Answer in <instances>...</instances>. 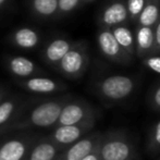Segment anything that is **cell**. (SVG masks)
I'll use <instances>...</instances> for the list:
<instances>
[{
    "label": "cell",
    "mask_w": 160,
    "mask_h": 160,
    "mask_svg": "<svg viewBox=\"0 0 160 160\" xmlns=\"http://www.w3.org/2000/svg\"><path fill=\"white\" fill-rule=\"evenodd\" d=\"M71 99L72 97L70 95H64L39 101L32 107H25L24 105L9 124L0 128V136L34 128H53L61 110Z\"/></svg>",
    "instance_id": "1"
},
{
    "label": "cell",
    "mask_w": 160,
    "mask_h": 160,
    "mask_svg": "<svg viewBox=\"0 0 160 160\" xmlns=\"http://www.w3.org/2000/svg\"><path fill=\"white\" fill-rule=\"evenodd\" d=\"M136 85L133 76L116 74L99 80L95 84V93L105 102L117 103L127 100L134 93Z\"/></svg>",
    "instance_id": "2"
},
{
    "label": "cell",
    "mask_w": 160,
    "mask_h": 160,
    "mask_svg": "<svg viewBox=\"0 0 160 160\" xmlns=\"http://www.w3.org/2000/svg\"><path fill=\"white\" fill-rule=\"evenodd\" d=\"M97 152L99 160H127L136 155L132 141L122 131H111L101 135Z\"/></svg>",
    "instance_id": "3"
},
{
    "label": "cell",
    "mask_w": 160,
    "mask_h": 160,
    "mask_svg": "<svg viewBox=\"0 0 160 160\" xmlns=\"http://www.w3.org/2000/svg\"><path fill=\"white\" fill-rule=\"evenodd\" d=\"M89 63L88 50L85 42H80L72 45L71 49L57 64L58 71L65 78L76 80L85 73Z\"/></svg>",
    "instance_id": "4"
},
{
    "label": "cell",
    "mask_w": 160,
    "mask_h": 160,
    "mask_svg": "<svg viewBox=\"0 0 160 160\" xmlns=\"http://www.w3.org/2000/svg\"><path fill=\"white\" fill-rule=\"evenodd\" d=\"M96 109L84 99H73L68 101L61 110L57 123L53 128L62 127V125H73L86 121L96 120Z\"/></svg>",
    "instance_id": "5"
},
{
    "label": "cell",
    "mask_w": 160,
    "mask_h": 160,
    "mask_svg": "<svg viewBox=\"0 0 160 160\" xmlns=\"http://www.w3.org/2000/svg\"><path fill=\"white\" fill-rule=\"evenodd\" d=\"M96 124V120L86 121L73 125H62L53 128L51 133L47 135V138L57 145L61 150H64L69 146L73 145L82 137L92 132Z\"/></svg>",
    "instance_id": "6"
},
{
    "label": "cell",
    "mask_w": 160,
    "mask_h": 160,
    "mask_svg": "<svg viewBox=\"0 0 160 160\" xmlns=\"http://www.w3.org/2000/svg\"><path fill=\"white\" fill-rule=\"evenodd\" d=\"M97 44H98V48L101 55L107 58L109 61L123 65L130 64L133 62L134 58L130 57L128 53H125L122 50V48L117 42L116 38L113 37L111 30L109 28H101L99 30L98 34H97Z\"/></svg>",
    "instance_id": "7"
},
{
    "label": "cell",
    "mask_w": 160,
    "mask_h": 160,
    "mask_svg": "<svg viewBox=\"0 0 160 160\" xmlns=\"http://www.w3.org/2000/svg\"><path fill=\"white\" fill-rule=\"evenodd\" d=\"M36 138L31 135H21L1 142L0 160H25Z\"/></svg>",
    "instance_id": "8"
},
{
    "label": "cell",
    "mask_w": 160,
    "mask_h": 160,
    "mask_svg": "<svg viewBox=\"0 0 160 160\" xmlns=\"http://www.w3.org/2000/svg\"><path fill=\"white\" fill-rule=\"evenodd\" d=\"M102 133L91 132L84 137L60 152L53 160H83L97 147Z\"/></svg>",
    "instance_id": "9"
},
{
    "label": "cell",
    "mask_w": 160,
    "mask_h": 160,
    "mask_svg": "<svg viewBox=\"0 0 160 160\" xmlns=\"http://www.w3.org/2000/svg\"><path fill=\"white\" fill-rule=\"evenodd\" d=\"M128 20V9L124 0H112L102 9L99 22L102 28H111L124 25Z\"/></svg>",
    "instance_id": "10"
},
{
    "label": "cell",
    "mask_w": 160,
    "mask_h": 160,
    "mask_svg": "<svg viewBox=\"0 0 160 160\" xmlns=\"http://www.w3.org/2000/svg\"><path fill=\"white\" fill-rule=\"evenodd\" d=\"M20 85L30 93L42 94V95L59 93L67 89V85H64L63 83L42 76H33L30 78H25L20 82Z\"/></svg>",
    "instance_id": "11"
},
{
    "label": "cell",
    "mask_w": 160,
    "mask_h": 160,
    "mask_svg": "<svg viewBox=\"0 0 160 160\" xmlns=\"http://www.w3.org/2000/svg\"><path fill=\"white\" fill-rule=\"evenodd\" d=\"M135 57L144 59L155 55L154 28L147 26H136L134 33Z\"/></svg>",
    "instance_id": "12"
},
{
    "label": "cell",
    "mask_w": 160,
    "mask_h": 160,
    "mask_svg": "<svg viewBox=\"0 0 160 160\" xmlns=\"http://www.w3.org/2000/svg\"><path fill=\"white\" fill-rule=\"evenodd\" d=\"M7 68L17 78H30L35 74L40 73V70L31 59L22 56H13L7 60Z\"/></svg>",
    "instance_id": "13"
},
{
    "label": "cell",
    "mask_w": 160,
    "mask_h": 160,
    "mask_svg": "<svg viewBox=\"0 0 160 160\" xmlns=\"http://www.w3.org/2000/svg\"><path fill=\"white\" fill-rule=\"evenodd\" d=\"M60 152L62 150L46 136L37 137L25 160H53Z\"/></svg>",
    "instance_id": "14"
},
{
    "label": "cell",
    "mask_w": 160,
    "mask_h": 160,
    "mask_svg": "<svg viewBox=\"0 0 160 160\" xmlns=\"http://www.w3.org/2000/svg\"><path fill=\"white\" fill-rule=\"evenodd\" d=\"M72 45L73 44L65 38H56L51 40L44 51V59L47 63L57 67V64L71 49Z\"/></svg>",
    "instance_id": "15"
},
{
    "label": "cell",
    "mask_w": 160,
    "mask_h": 160,
    "mask_svg": "<svg viewBox=\"0 0 160 160\" xmlns=\"http://www.w3.org/2000/svg\"><path fill=\"white\" fill-rule=\"evenodd\" d=\"M23 106V100L20 97L7 96L0 103V128L9 124L17 117Z\"/></svg>",
    "instance_id": "16"
},
{
    "label": "cell",
    "mask_w": 160,
    "mask_h": 160,
    "mask_svg": "<svg viewBox=\"0 0 160 160\" xmlns=\"http://www.w3.org/2000/svg\"><path fill=\"white\" fill-rule=\"evenodd\" d=\"M113 37L116 38L119 46L122 48L125 53L130 57H135V42H134V33L128 28L127 25H119L111 28Z\"/></svg>",
    "instance_id": "17"
},
{
    "label": "cell",
    "mask_w": 160,
    "mask_h": 160,
    "mask_svg": "<svg viewBox=\"0 0 160 160\" xmlns=\"http://www.w3.org/2000/svg\"><path fill=\"white\" fill-rule=\"evenodd\" d=\"M160 17V0H147L143 11L136 20V26L154 28Z\"/></svg>",
    "instance_id": "18"
},
{
    "label": "cell",
    "mask_w": 160,
    "mask_h": 160,
    "mask_svg": "<svg viewBox=\"0 0 160 160\" xmlns=\"http://www.w3.org/2000/svg\"><path fill=\"white\" fill-rule=\"evenodd\" d=\"M13 42L22 49H33L39 42V35L31 28H21L13 34Z\"/></svg>",
    "instance_id": "19"
},
{
    "label": "cell",
    "mask_w": 160,
    "mask_h": 160,
    "mask_svg": "<svg viewBox=\"0 0 160 160\" xmlns=\"http://www.w3.org/2000/svg\"><path fill=\"white\" fill-rule=\"evenodd\" d=\"M33 11L42 18H51L58 14V0H32Z\"/></svg>",
    "instance_id": "20"
},
{
    "label": "cell",
    "mask_w": 160,
    "mask_h": 160,
    "mask_svg": "<svg viewBox=\"0 0 160 160\" xmlns=\"http://www.w3.org/2000/svg\"><path fill=\"white\" fill-rule=\"evenodd\" d=\"M147 152L152 156L160 154V120L155 122L149 130L147 139Z\"/></svg>",
    "instance_id": "21"
},
{
    "label": "cell",
    "mask_w": 160,
    "mask_h": 160,
    "mask_svg": "<svg viewBox=\"0 0 160 160\" xmlns=\"http://www.w3.org/2000/svg\"><path fill=\"white\" fill-rule=\"evenodd\" d=\"M146 2H147V0H127L125 1V6H127L128 13V20L131 22H136L137 18L143 11Z\"/></svg>",
    "instance_id": "22"
},
{
    "label": "cell",
    "mask_w": 160,
    "mask_h": 160,
    "mask_svg": "<svg viewBox=\"0 0 160 160\" xmlns=\"http://www.w3.org/2000/svg\"><path fill=\"white\" fill-rule=\"evenodd\" d=\"M147 102L150 109L160 113V80L155 84L148 95Z\"/></svg>",
    "instance_id": "23"
},
{
    "label": "cell",
    "mask_w": 160,
    "mask_h": 160,
    "mask_svg": "<svg viewBox=\"0 0 160 160\" xmlns=\"http://www.w3.org/2000/svg\"><path fill=\"white\" fill-rule=\"evenodd\" d=\"M81 0H58V14L68 15L80 6Z\"/></svg>",
    "instance_id": "24"
},
{
    "label": "cell",
    "mask_w": 160,
    "mask_h": 160,
    "mask_svg": "<svg viewBox=\"0 0 160 160\" xmlns=\"http://www.w3.org/2000/svg\"><path fill=\"white\" fill-rule=\"evenodd\" d=\"M142 60H143L144 63L147 64L149 68L160 72V55H152L149 56V57L144 58Z\"/></svg>",
    "instance_id": "25"
},
{
    "label": "cell",
    "mask_w": 160,
    "mask_h": 160,
    "mask_svg": "<svg viewBox=\"0 0 160 160\" xmlns=\"http://www.w3.org/2000/svg\"><path fill=\"white\" fill-rule=\"evenodd\" d=\"M152 28L155 37V55H160V17Z\"/></svg>",
    "instance_id": "26"
},
{
    "label": "cell",
    "mask_w": 160,
    "mask_h": 160,
    "mask_svg": "<svg viewBox=\"0 0 160 160\" xmlns=\"http://www.w3.org/2000/svg\"><path fill=\"white\" fill-rule=\"evenodd\" d=\"M83 160H99L98 157V152H97V147L94 149V152H92L88 156H86Z\"/></svg>",
    "instance_id": "27"
},
{
    "label": "cell",
    "mask_w": 160,
    "mask_h": 160,
    "mask_svg": "<svg viewBox=\"0 0 160 160\" xmlns=\"http://www.w3.org/2000/svg\"><path fill=\"white\" fill-rule=\"evenodd\" d=\"M7 97V92L6 89H3L2 87H0V103L2 102V100H3L4 98Z\"/></svg>",
    "instance_id": "28"
},
{
    "label": "cell",
    "mask_w": 160,
    "mask_h": 160,
    "mask_svg": "<svg viewBox=\"0 0 160 160\" xmlns=\"http://www.w3.org/2000/svg\"><path fill=\"white\" fill-rule=\"evenodd\" d=\"M127 160H139V158L136 156V155H134L133 157H131V158H128V159H127Z\"/></svg>",
    "instance_id": "29"
},
{
    "label": "cell",
    "mask_w": 160,
    "mask_h": 160,
    "mask_svg": "<svg viewBox=\"0 0 160 160\" xmlns=\"http://www.w3.org/2000/svg\"><path fill=\"white\" fill-rule=\"evenodd\" d=\"M7 1H8V0H0V8H1V7L3 6V4L6 3Z\"/></svg>",
    "instance_id": "30"
},
{
    "label": "cell",
    "mask_w": 160,
    "mask_h": 160,
    "mask_svg": "<svg viewBox=\"0 0 160 160\" xmlns=\"http://www.w3.org/2000/svg\"><path fill=\"white\" fill-rule=\"evenodd\" d=\"M91 2V1H93V0H81V2Z\"/></svg>",
    "instance_id": "31"
},
{
    "label": "cell",
    "mask_w": 160,
    "mask_h": 160,
    "mask_svg": "<svg viewBox=\"0 0 160 160\" xmlns=\"http://www.w3.org/2000/svg\"><path fill=\"white\" fill-rule=\"evenodd\" d=\"M159 160H160V159H159Z\"/></svg>",
    "instance_id": "32"
}]
</instances>
